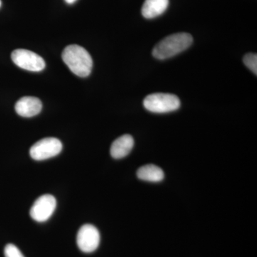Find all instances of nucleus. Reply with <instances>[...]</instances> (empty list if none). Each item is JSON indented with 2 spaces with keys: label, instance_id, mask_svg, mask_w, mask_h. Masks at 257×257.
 <instances>
[{
  "label": "nucleus",
  "instance_id": "423d86ee",
  "mask_svg": "<svg viewBox=\"0 0 257 257\" xmlns=\"http://www.w3.org/2000/svg\"><path fill=\"white\" fill-rule=\"evenodd\" d=\"M56 207L55 197L51 194H44L35 200L30 209V214L37 222H45L54 214Z\"/></svg>",
  "mask_w": 257,
  "mask_h": 257
},
{
  "label": "nucleus",
  "instance_id": "6e6552de",
  "mask_svg": "<svg viewBox=\"0 0 257 257\" xmlns=\"http://www.w3.org/2000/svg\"><path fill=\"white\" fill-rule=\"evenodd\" d=\"M42 101L35 96H23L15 104V111L23 117L36 116L42 111Z\"/></svg>",
  "mask_w": 257,
  "mask_h": 257
},
{
  "label": "nucleus",
  "instance_id": "4468645a",
  "mask_svg": "<svg viewBox=\"0 0 257 257\" xmlns=\"http://www.w3.org/2000/svg\"><path fill=\"white\" fill-rule=\"evenodd\" d=\"M76 1H77V0H65V2L67 4H73L74 2Z\"/></svg>",
  "mask_w": 257,
  "mask_h": 257
},
{
  "label": "nucleus",
  "instance_id": "7ed1b4c3",
  "mask_svg": "<svg viewBox=\"0 0 257 257\" xmlns=\"http://www.w3.org/2000/svg\"><path fill=\"white\" fill-rule=\"evenodd\" d=\"M143 104L147 110L159 114L177 110L181 105L178 96L167 93L150 94L145 97Z\"/></svg>",
  "mask_w": 257,
  "mask_h": 257
},
{
  "label": "nucleus",
  "instance_id": "9d476101",
  "mask_svg": "<svg viewBox=\"0 0 257 257\" xmlns=\"http://www.w3.org/2000/svg\"><path fill=\"white\" fill-rule=\"evenodd\" d=\"M169 3V0H145L142 8V14L147 19L157 18L165 13Z\"/></svg>",
  "mask_w": 257,
  "mask_h": 257
},
{
  "label": "nucleus",
  "instance_id": "39448f33",
  "mask_svg": "<svg viewBox=\"0 0 257 257\" xmlns=\"http://www.w3.org/2000/svg\"><path fill=\"white\" fill-rule=\"evenodd\" d=\"M11 57L13 62L19 67L31 72H40L46 66L42 57L32 51L24 49L13 51Z\"/></svg>",
  "mask_w": 257,
  "mask_h": 257
},
{
  "label": "nucleus",
  "instance_id": "20e7f679",
  "mask_svg": "<svg viewBox=\"0 0 257 257\" xmlns=\"http://www.w3.org/2000/svg\"><path fill=\"white\" fill-rule=\"evenodd\" d=\"M62 144L55 138L42 139L30 148V155L33 160L43 161L57 156L62 152Z\"/></svg>",
  "mask_w": 257,
  "mask_h": 257
},
{
  "label": "nucleus",
  "instance_id": "f03ea898",
  "mask_svg": "<svg viewBox=\"0 0 257 257\" xmlns=\"http://www.w3.org/2000/svg\"><path fill=\"white\" fill-rule=\"evenodd\" d=\"M192 35L185 32L173 34L159 42L154 47L152 55L158 60H163L179 55L192 45Z\"/></svg>",
  "mask_w": 257,
  "mask_h": 257
},
{
  "label": "nucleus",
  "instance_id": "ddd939ff",
  "mask_svg": "<svg viewBox=\"0 0 257 257\" xmlns=\"http://www.w3.org/2000/svg\"><path fill=\"white\" fill-rule=\"evenodd\" d=\"M4 252L5 257H25L20 250L13 243L6 245Z\"/></svg>",
  "mask_w": 257,
  "mask_h": 257
},
{
  "label": "nucleus",
  "instance_id": "f257e3e1",
  "mask_svg": "<svg viewBox=\"0 0 257 257\" xmlns=\"http://www.w3.org/2000/svg\"><path fill=\"white\" fill-rule=\"evenodd\" d=\"M62 57L69 69L78 77H86L92 72V57L82 47L77 45H69L64 49Z\"/></svg>",
  "mask_w": 257,
  "mask_h": 257
},
{
  "label": "nucleus",
  "instance_id": "2eb2a0df",
  "mask_svg": "<svg viewBox=\"0 0 257 257\" xmlns=\"http://www.w3.org/2000/svg\"><path fill=\"white\" fill-rule=\"evenodd\" d=\"M2 6V1L0 0V8H1Z\"/></svg>",
  "mask_w": 257,
  "mask_h": 257
},
{
  "label": "nucleus",
  "instance_id": "f8f14e48",
  "mask_svg": "<svg viewBox=\"0 0 257 257\" xmlns=\"http://www.w3.org/2000/svg\"><path fill=\"white\" fill-rule=\"evenodd\" d=\"M243 63L255 75L257 74V55L256 54L248 53L243 57Z\"/></svg>",
  "mask_w": 257,
  "mask_h": 257
},
{
  "label": "nucleus",
  "instance_id": "9b49d317",
  "mask_svg": "<svg viewBox=\"0 0 257 257\" xmlns=\"http://www.w3.org/2000/svg\"><path fill=\"white\" fill-rule=\"evenodd\" d=\"M138 178L147 182H159L164 179L163 170L154 165H147L140 167L137 172Z\"/></svg>",
  "mask_w": 257,
  "mask_h": 257
},
{
  "label": "nucleus",
  "instance_id": "1a4fd4ad",
  "mask_svg": "<svg viewBox=\"0 0 257 257\" xmlns=\"http://www.w3.org/2000/svg\"><path fill=\"white\" fill-rule=\"evenodd\" d=\"M135 142L131 135H124L116 139L111 145V156L116 160L127 156L133 150Z\"/></svg>",
  "mask_w": 257,
  "mask_h": 257
},
{
  "label": "nucleus",
  "instance_id": "0eeeda50",
  "mask_svg": "<svg viewBox=\"0 0 257 257\" xmlns=\"http://www.w3.org/2000/svg\"><path fill=\"white\" fill-rule=\"evenodd\" d=\"M100 242L99 230L92 224H84L79 229L77 236V246L84 253L95 251Z\"/></svg>",
  "mask_w": 257,
  "mask_h": 257
}]
</instances>
